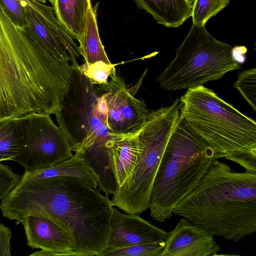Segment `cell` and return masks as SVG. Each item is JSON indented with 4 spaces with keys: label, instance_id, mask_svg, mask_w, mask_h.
Segmentation results:
<instances>
[{
    "label": "cell",
    "instance_id": "cell-1",
    "mask_svg": "<svg viewBox=\"0 0 256 256\" xmlns=\"http://www.w3.org/2000/svg\"><path fill=\"white\" fill-rule=\"evenodd\" d=\"M70 70L69 61L57 58L27 26H16L0 0V118L54 114Z\"/></svg>",
    "mask_w": 256,
    "mask_h": 256
},
{
    "label": "cell",
    "instance_id": "cell-2",
    "mask_svg": "<svg viewBox=\"0 0 256 256\" xmlns=\"http://www.w3.org/2000/svg\"><path fill=\"white\" fill-rule=\"evenodd\" d=\"M113 206L108 196L80 178L34 180L2 200L4 218L18 223L28 215L49 218L69 235L78 256H100L106 246Z\"/></svg>",
    "mask_w": 256,
    "mask_h": 256
},
{
    "label": "cell",
    "instance_id": "cell-3",
    "mask_svg": "<svg viewBox=\"0 0 256 256\" xmlns=\"http://www.w3.org/2000/svg\"><path fill=\"white\" fill-rule=\"evenodd\" d=\"M172 214L236 242L256 230V172L214 162Z\"/></svg>",
    "mask_w": 256,
    "mask_h": 256
},
{
    "label": "cell",
    "instance_id": "cell-4",
    "mask_svg": "<svg viewBox=\"0 0 256 256\" xmlns=\"http://www.w3.org/2000/svg\"><path fill=\"white\" fill-rule=\"evenodd\" d=\"M224 155L198 134L180 114L156 175L148 208L164 222L174 206L198 185L210 166Z\"/></svg>",
    "mask_w": 256,
    "mask_h": 256
},
{
    "label": "cell",
    "instance_id": "cell-5",
    "mask_svg": "<svg viewBox=\"0 0 256 256\" xmlns=\"http://www.w3.org/2000/svg\"><path fill=\"white\" fill-rule=\"evenodd\" d=\"M180 115L224 158L256 172V122L202 86L180 98Z\"/></svg>",
    "mask_w": 256,
    "mask_h": 256
},
{
    "label": "cell",
    "instance_id": "cell-6",
    "mask_svg": "<svg viewBox=\"0 0 256 256\" xmlns=\"http://www.w3.org/2000/svg\"><path fill=\"white\" fill-rule=\"evenodd\" d=\"M72 152L86 160L108 154L110 142L118 134L107 124L104 96L78 68L70 66L66 92L54 114Z\"/></svg>",
    "mask_w": 256,
    "mask_h": 256
},
{
    "label": "cell",
    "instance_id": "cell-7",
    "mask_svg": "<svg viewBox=\"0 0 256 256\" xmlns=\"http://www.w3.org/2000/svg\"><path fill=\"white\" fill-rule=\"evenodd\" d=\"M178 98L170 106L150 110L138 132L140 153L134 168L110 200L113 206L138 214L148 208L152 190L164 148L180 114Z\"/></svg>",
    "mask_w": 256,
    "mask_h": 256
},
{
    "label": "cell",
    "instance_id": "cell-8",
    "mask_svg": "<svg viewBox=\"0 0 256 256\" xmlns=\"http://www.w3.org/2000/svg\"><path fill=\"white\" fill-rule=\"evenodd\" d=\"M233 48L219 41L206 29L194 24L174 58L158 78L160 86L168 90L190 88L221 78L226 72L240 68Z\"/></svg>",
    "mask_w": 256,
    "mask_h": 256
},
{
    "label": "cell",
    "instance_id": "cell-9",
    "mask_svg": "<svg viewBox=\"0 0 256 256\" xmlns=\"http://www.w3.org/2000/svg\"><path fill=\"white\" fill-rule=\"evenodd\" d=\"M50 115L33 112L17 118L22 150L14 161L25 172L52 166L73 155L66 134Z\"/></svg>",
    "mask_w": 256,
    "mask_h": 256
},
{
    "label": "cell",
    "instance_id": "cell-10",
    "mask_svg": "<svg viewBox=\"0 0 256 256\" xmlns=\"http://www.w3.org/2000/svg\"><path fill=\"white\" fill-rule=\"evenodd\" d=\"M27 27L37 40L58 58L78 66V46L55 16L53 7L38 1L22 2Z\"/></svg>",
    "mask_w": 256,
    "mask_h": 256
},
{
    "label": "cell",
    "instance_id": "cell-11",
    "mask_svg": "<svg viewBox=\"0 0 256 256\" xmlns=\"http://www.w3.org/2000/svg\"><path fill=\"white\" fill-rule=\"evenodd\" d=\"M106 84L100 85L107 109V124L114 134H128L136 133L144 124L150 110L144 101L135 98L136 92H132L123 80L116 73V69Z\"/></svg>",
    "mask_w": 256,
    "mask_h": 256
},
{
    "label": "cell",
    "instance_id": "cell-12",
    "mask_svg": "<svg viewBox=\"0 0 256 256\" xmlns=\"http://www.w3.org/2000/svg\"><path fill=\"white\" fill-rule=\"evenodd\" d=\"M168 232L138 214H124L113 206L106 246L100 256L112 250L138 244L165 240Z\"/></svg>",
    "mask_w": 256,
    "mask_h": 256
},
{
    "label": "cell",
    "instance_id": "cell-13",
    "mask_svg": "<svg viewBox=\"0 0 256 256\" xmlns=\"http://www.w3.org/2000/svg\"><path fill=\"white\" fill-rule=\"evenodd\" d=\"M210 230L182 218L168 232L160 256H214L220 250Z\"/></svg>",
    "mask_w": 256,
    "mask_h": 256
},
{
    "label": "cell",
    "instance_id": "cell-14",
    "mask_svg": "<svg viewBox=\"0 0 256 256\" xmlns=\"http://www.w3.org/2000/svg\"><path fill=\"white\" fill-rule=\"evenodd\" d=\"M24 226L27 244L32 249L44 250L53 256H75L68 234L57 223L42 216H27L20 220Z\"/></svg>",
    "mask_w": 256,
    "mask_h": 256
},
{
    "label": "cell",
    "instance_id": "cell-15",
    "mask_svg": "<svg viewBox=\"0 0 256 256\" xmlns=\"http://www.w3.org/2000/svg\"><path fill=\"white\" fill-rule=\"evenodd\" d=\"M57 176H68L84 180L92 186L98 188V178L86 160L74 154L71 157L52 166L25 172L10 194H15L32 182Z\"/></svg>",
    "mask_w": 256,
    "mask_h": 256
},
{
    "label": "cell",
    "instance_id": "cell-16",
    "mask_svg": "<svg viewBox=\"0 0 256 256\" xmlns=\"http://www.w3.org/2000/svg\"><path fill=\"white\" fill-rule=\"evenodd\" d=\"M138 132L118 134L109 144L108 170L114 180L116 190L129 177L139 156L140 148Z\"/></svg>",
    "mask_w": 256,
    "mask_h": 256
},
{
    "label": "cell",
    "instance_id": "cell-17",
    "mask_svg": "<svg viewBox=\"0 0 256 256\" xmlns=\"http://www.w3.org/2000/svg\"><path fill=\"white\" fill-rule=\"evenodd\" d=\"M158 24L168 28L181 26L191 16L192 0H134Z\"/></svg>",
    "mask_w": 256,
    "mask_h": 256
},
{
    "label": "cell",
    "instance_id": "cell-18",
    "mask_svg": "<svg viewBox=\"0 0 256 256\" xmlns=\"http://www.w3.org/2000/svg\"><path fill=\"white\" fill-rule=\"evenodd\" d=\"M96 8L90 4L88 9L84 32L78 40L79 51L86 63L111 64L99 36Z\"/></svg>",
    "mask_w": 256,
    "mask_h": 256
},
{
    "label": "cell",
    "instance_id": "cell-19",
    "mask_svg": "<svg viewBox=\"0 0 256 256\" xmlns=\"http://www.w3.org/2000/svg\"><path fill=\"white\" fill-rule=\"evenodd\" d=\"M90 0H54V14L74 39L82 36Z\"/></svg>",
    "mask_w": 256,
    "mask_h": 256
},
{
    "label": "cell",
    "instance_id": "cell-20",
    "mask_svg": "<svg viewBox=\"0 0 256 256\" xmlns=\"http://www.w3.org/2000/svg\"><path fill=\"white\" fill-rule=\"evenodd\" d=\"M22 150V140L17 118H0V162L14 161Z\"/></svg>",
    "mask_w": 256,
    "mask_h": 256
},
{
    "label": "cell",
    "instance_id": "cell-21",
    "mask_svg": "<svg viewBox=\"0 0 256 256\" xmlns=\"http://www.w3.org/2000/svg\"><path fill=\"white\" fill-rule=\"evenodd\" d=\"M230 0H192V24L204 26L206 22L228 6Z\"/></svg>",
    "mask_w": 256,
    "mask_h": 256
},
{
    "label": "cell",
    "instance_id": "cell-22",
    "mask_svg": "<svg viewBox=\"0 0 256 256\" xmlns=\"http://www.w3.org/2000/svg\"><path fill=\"white\" fill-rule=\"evenodd\" d=\"M164 246V240L142 243L109 251L104 256H160Z\"/></svg>",
    "mask_w": 256,
    "mask_h": 256
},
{
    "label": "cell",
    "instance_id": "cell-23",
    "mask_svg": "<svg viewBox=\"0 0 256 256\" xmlns=\"http://www.w3.org/2000/svg\"><path fill=\"white\" fill-rule=\"evenodd\" d=\"M115 65L107 64L102 61L92 64L84 62L78 66L80 72L85 76L91 84L103 85L108 83V79L115 68Z\"/></svg>",
    "mask_w": 256,
    "mask_h": 256
},
{
    "label": "cell",
    "instance_id": "cell-24",
    "mask_svg": "<svg viewBox=\"0 0 256 256\" xmlns=\"http://www.w3.org/2000/svg\"><path fill=\"white\" fill-rule=\"evenodd\" d=\"M242 97L256 112V68H252L240 72L234 84Z\"/></svg>",
    "mask_w": 256,
    "mask_h": 256
},
{
    "label": "cell",
    "instance_id": "cell-25",
    "mask_svg": "<svg viewBox=\"0 0 256 256\" xmlns=\"http://www.w3.org/2000/svg\"><path fill=\"white\" fill-rule=\"evenodd\" d=\"M22 176L0 162V200L7 198L20 182Z\"/></svg>",
    "mask_w": 256,
    "mask_h": 256
},
{
    "label": "cell",
    "instance_id": "cell-26",
    "mask_svg": "<svg viewBox=\"0 0 256 256\" xmlns=\"http://www.w3.org/2000/svg\"><path fill=\"white\" fill-rule=\"evenodd\" d=\"M14 24L24 28L27 26L24 10L18 0H0Z\"/></svg>",
    "mask_w": 256,
    "mask_h": 256
},
{
    "label": "cell",
    "instance_id": "cell-27",
    "mask_svg": "<svg viewBox=\"0 0 256 256\" xmlns=\"http://www.w3.org/2000/svg\"><path fill=\"white\" fill-rule=\"evenodd\" d=\"M12 237L10 230L0 222V256H10V241Z\"/></svg>",
    "mask_w": 256,
    "mask_h": 256
},
{
    "label": "cell",
    "instance_id": "cell-28",
    "mask_svg": "<svg viewBox=\"0 0 256 256\" xmlns=\"http://www.w3.org/2000/svg\"><path fill=\"white\" fill-rule=\"evenodd\" d=\"M48 0L51 3V4L52 5L54 4V0Z\"/></svg>",
    "mask_w": 256,
    "mask_h": 256
}]
</instances>
